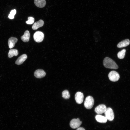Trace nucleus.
Listing matches in <instances>:
<instances>
[{
    "instance_id": "f257e3e1",
    "label": "nucleus",
    "mask_w": 130,
    "mask_h": 130,
    "mask_svg": "<svg viewBox=\"0 0 130 130\" xmlns=\"http://www.w3.org/2000/svg\"><path fill=\"white\" fill-rule=\"evenodd\" d=\"M103 65L106 68L117 69L118 66L116 63L112 59L108 57H106L104 59Z\"/></svg>"
},
{
    "instance_id": "f03ea898",
    "label": "nucleus",
    "mask_w": 130,
    "mask_h": 130,
    "mask_svg": "<svg viewBox=\"0 0 130 130\" xmlns=\"http://www.w3.org/2000/svg\"><path fill=\"white\" fill-rule=\"evenodd\" d=\"M94 103V100L93 98L91 96H88L85 99L84 105L87 109H90L93 107Z\"/></svg>"
},
{
    "instance_id": "7ed1b4c3",
    "label": "nucleus",
    "mask_w": 130,
    "mask_h": 130,
    "mask_svg": "<svg viewBox=\"0 0 130 130\" xmlns=\"http://www.w3.org/2000/svg\"><path fill=\"white\" fill-rule=\"evenodd\" d=\"M44 36V34L43 32L40 31H37L34 34L33 38L35 41L39 43L43 40Z\"/></svg>"
},
{
    "instance_id": "20e7f679",
    "label": "nucleus",
    "mask_w": 130,
    "mask_h": 130,
    "mask_svg": "<svg viewBox=\"0 0 130 130\" xmlns=\"http://www.w3.org/2000/svg\"><path fill=\"white\" fill-rule=\"evenodd\" d=\"M105 117L108 120L112 121L114 118V116L112 109L110 107L107 108L104 112Z\"/></svg>"
},
{
    "instance_id": "39448f33",
    "label": "nucleus",
    "mask_w": 130,
    "mask_h": 130,
    "mask_svg": "<svg viewBox=\"0 0 130 130\" xmlns=\"http://www.w3.org/2000/svg\"><path fill=\"white\" fill-rule=\"evenodd\" d=\"M109 79L113 82L117 81L120 78L119 74L115 71H112L110 72L108 75Z\"/></svg>"
},
{
    "instance_id": "423d86ee",
    "label": "nucleus",
    "mask_w": 130,
    "mask_h": 130,
    "mask_svg": "<svg viewBox=\"0 0 130 130\" xmlns=\"http://www.w3.org/2000/svg\"><path fill=\"white\" fill-rule=\"evenodd\" d=\"M82 123L78 118L73 119L71 121L70 125L71 127L73 129H75L79 127Z\"/></svg>"
},
{
    "instance_id": "0eeeda50",
    "label": "nucleus",
    "mask_w": 130,
    "mask_h": 130,
    "mask_svg": "<svg viewBox=\"0 0 130 130\" xmlns=\"http://www.w3.org/2000/svg\"><path fill=\"white\" fill-rule=\"evenodd\" d=\"M84 96L81 92H77L75 95V99L76 103L78 104H81L83 101Z\"/></svg>"
},
{
    "instance_id": "6e6552de",
    "label": "nucleus",
    "mask_w": 130,
    "mask_h": 130,
    "mask_svg": "<svg viewBox=\"0 0 130 130\" xmlns=\"http://www.w3.org/2000/svg\"><path fill=\"white\" fill-rule=\"evenodd\" d=\"M107 109L106 106L104 104H100L96 107L95 112L98 114H101L104 112Z\"/></svg>"
},
{
    "instance_id": "1a4fd4ad",
    "label": "nucleus",
    "mask_w": 130,
    "mask_h": 130,
    "mask_svg": "<svg viewBox=\"0 0 130 130\" xmlns=\"http://www.w3.org/2000/svg\"><path fill=\"white\" fill-rule=\"evenodd\" d=\"M46 73L43 70L39 69L35 71L34 73V76L38 78H41L45 76Z\"/></svg>"
},
{
    "instance_id": "9d476101",
    "label": "nucleus",
    "mask_w": 130,
    "mask_h": 130,
    "mask_svg": "<svg viewBox=\"0 0 130 130\" xmlns=\"http://www.w3.org/2000/svg\"><path fill=\"white\" fill-rule=\"evenodd\" d=\"M17 41L18 39L16 37H12L10 38L8 41L9 48L11 49L14 47L15 44L17 42Z\"/></svg>"
},
{
    "instance_id": "9b49d317",
    "label": "nucleus",
    "mask_w": 130,
    "mask_h": 130,
    "mask_svg": "<svg viewBox=\"0 0 130 130\" xmlns=\"http://www.w3.org/2000/svg\"><path fill=\"white\" fill-rule=\"evenodd\" d=\"M27 58L26 54H23L20 56L15 62V64L18 65L22 64Z\"/></svg>"
},
{
    "instance_id": "f8f14e48",
    "label": "nucleus",
    "mask_w": 130,
    "mask_h": 130,
    "mask_svg": "<svg viewBox=\"0 0 130 130\" xmlns=\"http://www.w3.org/2000/svg\"><path fill=\"white\" fill-rule=\"evenodd\" d=\"M44 23V21L42 20H40L34 23L32 26V28L33 30H36L39 28L43 26Z\"/></svg>"
},
{
    "instance_id": "ddd939ff",
    "label": "nucleus",
    "mask_w": 130,
    "mask_h": 130,
    "mask_svg": "<svg viewBox=\"0 0 130 130\" xmlns=\"http://www.w3.org/2000/svg\"><path fill=\"white\" fill-rule=\"evenodd\" d=\"M130 44V41L129 39H127L123 40L119 42L117 45L118 48H121L125 47L128 46Z\"/></svg>"
},
{
    "instance_id": "4468645a",
    "label": "nucleus",
    "mask_w": 130,
    "mask_h": 130,
    "mask_svg": "<svg viewBox=\"0 0 130 130\" xmlns=\"http://www.w3.org/2000/svg\"><path fill=\"white\" fill-rule=\"evenodd\" d=\"M34 3L35 5L40 8H42L46 5L45 0H34Z\"/></svg>"
},
{
    "instance_id": "2eb2a0df",
    "label": "nucleus",
    "mask_w": 130,
    "mask_h": 130,
    "mask_svg": "<svg viewBox=\"0 0 130 130\" xmlns=\"http://www.w3.org/2000/svg\"><path fill=\"white\" fill-rule=\"evenodd\" d=\"M30 36V34L29 31L28 30H26L25 32L24 35L21 37V39L23 42H27L29 41Z\"/></svg>"
},
{
    "instance_id": "dca6fc26",
    "label": "nucleus",
    "mask_w": 130,
    "mask_h": 130,
    "mask_svg": "<svg viewBox=\"0 0 130 130\" xmlns=\"http://www.w3.org/2000/svg\"><path fill=\"white\" fill-rule=\"evenodd\" d=\"M95 119L97 122L101 123H105L107 120L105 117L99 114L96 116Z\"/></svg>"
},
{
    "instance_id": "f3484780",
    "label": "nucleus",
    "mask_w": 130,
    "mask_h": 130,
    "mask_svg": "<svg viewBox=\"0 0 130 130\" xmlns=\"http://www.w3.org/2000/svg\"><path fill=\"white\" fill-rule=\"evenodd\" d=\"M18 54V50L16 49H11L10 50L8 53V57L11 58L14 56H16Z\"/></svg>"
},
{
    "instance_id": "a211bd4d",
    "label": "nucleus",
    "mask_w": 130,
    "mask_h": 130,
    "mask_svg": "<svg viewBox=\"0 0 130 130\" xmlns=\"http://www.w3.org/2000/svg\"><path fill=\"white\" fill-rule=\"evenodd\" d=\"M126 50L125 49H123L118 52L117 54V57L119 59H122L124 57Z\"/></svg>"
},
{
    "instance_id": "6ab92c4d",
    "label": "nucleus",
    "mask_w": 130,
    "mask_h": 130,
    "mask_svg": "<svg viewBox=\"0 0 130 130\" xmlns=\"http://www.w3.org/2000/svg\"><path fill=\"white\" fill-rule=\"evenodd\" d=\"M62 94L63 97L65 99H68L70 97V94L67 90H65L63 91L62 92Z\"/></svg>"
},
{
    "instance_id": "aec40b11",
    "label": "nucleus",
    "mask_w": 130,
    "mask_h": 130,
    "mask_svg": "<svg viewBox=\"0 0 130 130\" xmlns=\"http://www.w3.org/2000/svg\"><path fill=\"white\" fill-rule=\"evenodd\" d=\"M16 13V10L15 9L12 10L8 15V18L10 19H13Z\"/></svg>"
},
{
    "instance_id": "412c9836",
    "label": "nucleus",
    "mask_w": 130,
    "mask_h": 130,
    "mask_svg": "<svg viewBox=\"0 0 130 130\" xmlns=\"http://www.w3.org/2000/svg\"><path fill=\"white\" fill-rule=\"evenodd\" d=\"M28 20L26 22V23L28 24H32L33 23L34 19L32 17H29L28 18Z\"/></svg>"
},
{
    "instance_id": "4be33fe9",
    "label": "nucleus",
    "mask_w": 130,
    "mask_h": 130,
    "mask_svg": "<svg viewBox=\"0 0 130 130\" xmlns=\"http://www.w3.org/2000/svg\"><path fill=\"white\" fill-rule=\"evenodd\" d=\"M76 130H85V129L82 127H79Z\"/></svg>"
}]
</instances>
